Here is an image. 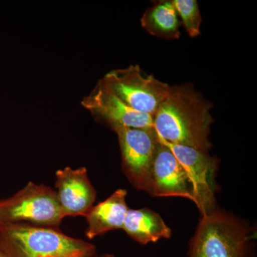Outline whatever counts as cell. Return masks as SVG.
I'll use <instances>...</instances> for the list:
<instances>
[{
    "label": "cell",
    "instance_id": "obj_12",
    "mask_svg": "<svg viewBox=\"0 0 257 257\" xmlns=\"http://www.w3.org/2000/svg\"><path fill=\"white\" fill-rule=\"evenodd\" d=\"M122 229L142 244L170 239L172 236V230L160 214L148 208L128 209Z\"/></svg>",
    "mask_w": 257,
    "mask_h": 257
},
{
    "label": "cell",
    "instance_id": "obj_5",
    "mask_svg": "<svg viewBox=\"0 0 257 257\" xmlns=\"http://www.w3.org/2000/svg\"><path fill=\"white\" fill-rule=\"evenodd\" d=\"M101 80L130 107L152 116L171 89L167 83L145 73L139 65L111 71Z\"/></svg>",
    "mask_w": 257,
    "mask_h": 257
},
{
    "label": "cell",
    "instance_id": "obj_6",
    "mask_svg": "<svg viewBox=\"0 0 257 257\" xmlns=\"http://www.w3.org/2000/svg\"><path fill=\"white\" fill-rule=\"evenodd\" d=\"M165 143L182 165L192 187L194 203L202 215L215 210V176L218 166L216 159L208 152Z\"/></svg>",
    "mask_w": 257,
    "mask_h": 257
},
{
    "label": "cell",
    "instance_id": "obj_1",
    "mask_svg": "<svg viewBox=\"0 0 257 257\" xmlns=\"http://www.w3.org/2000/svg\"><path fill=\"white\" fill-rule=\"evenodd\" d=\"M212 105L187 86L171 87L153 116L154 130L162 141L208 152Z\"/></svg>",
    "mask_w": 257,
    "mask_h": 257
},
{
    "label": "cell",
    "instance_id": "obj_2",
    "mask_svg": "<svg viewBox=\"0 0 257 257\" xmlns=\"http://www.w3.org/2000/svg\"><path fill=\"white\" fill-rule=\"evenodd\" d=\"M3 257H96L92 243L66 235L59 228L0 223Z\"/></svg>",
    "mask_w": 257,
    "mask_h": 257
},
{
    "label": "cell",
    "instance_id": "obj_15",
    "mask_svg": "<svg viewBox=\"0 0 257 257\" xmlns=\"http://www.w3.org/2000/svg\"><path fill=\"white\" fill-rule=\"evenodd\" d=\"M96 257H114V255L112 254H103L100 256H96Z\"/></svg>",
    "mask_w": 257,
    "mask_h": 257
},
{
    "label": "cell",
    "instance_id": "obj_16",
    "mask_svg": "<svg viewBox=\"0 0 257 257\" xmlns=\"http://www.w3.org/2000/svg\"><path fill=\"white\" fill-rule=\"evenodd\" d=\"M0 257H3V256H2L1 255H0Z\"/></svg>",
    "mask_w": 257,
    "mask_h": 257
},
{
    "label": "cell",
    "instance_id": "obj_11",
    "mask_svg": "<svg viewBox=\"0 0 257 257\" xmlns=\"http://www.w3.org/2000/svg\"><path fill=\"white\" fill-rule=\"evenodd\" d=\"M127 191L119 189L103 202H99L86 214V236L89 239L112 230L123 229L128 210L126 197Z\"/></svg>",
    "mask_w": 257,
    "mask_h": 257
},
{
    "label": "cell",
    "instance_id": "obj_7",
    "mask_svg": "<svg viewBox=\"0 0 257 257\" xmlns=\"http://www.w3.org/2000/svg\"><path fill=\"white\" fill-rule=\"evenodd\" d=\"M114 132L119 140L125 175L134 187L145 191L160 143L156 132L154 128H119Z\"/></svg>",
    "mask_w": 257,
    "mask_h": 257
},
{
    "label": "cell",
    "instance_id": "obj_4",
    "mask_svg": "<svg viewBox=\"0 0 257 257\" xmlns=\"http://www.w3.org/2000/svg\"><path fill=\"white\" fill-rule=\"evenodd\" d=\"M64 216L55 190L28 182L14 195L0 199V223L59 228Z\"/></svg>",
    "mask_w": 257,
    "mask_h": 257
},
{
    "label": "cell",
    "instance_id": "obj_9",
    "mask_svg": "<svg viewBox=\"0 0 257 257\" xmlns=\"http://www.w3.org/2000/svg\"><path fill=\"white\" fill-rule=\"evenodd\" d=\"M145 192L152 197H182L194 202L192 187L182 165L160 140Z\"/></svg>",
    "mask_w": 257,
    "mask_h": 257
},
{
    "label": "cell",
    "instance_id": "obj_10",
    "mask_svg": "<svg viewBox=\"0 0 257 257\" xmlns=\"http://www.w3.org/2000/svg\"><path fill=\"white\" fill-rule=\"evenodd\" d=\"M55 190L64 217L85 216L94 206L96 192L87 169L65 167L56 172Z\"/></svg>",
    "mask_w": 257,
    "mask_h": 257
},
{
    "label": "cell",
    "instance_id": "obj_13",
    "mask_svg": "<svg viewBox=\"0 0 257 257\" xmlns=\"http://www.w3.org/2000/svg\"><path fill=\"white\" fill-rule=\"evenodd\" d=\"M141 24L153 36L166 40H177L180 37V23L172 1L156 2L144 13Z\"/></svg>",
    "mask_w": 257,
    "mask_h": 257
},
{
    "label": "cell",
    "instance_id": "obj_14",
    "mask_svg": "<svg viewBox=\"0 0 257 257\" xmlns=\"http://www.w3.org/2000/svg\"><path fill=\"white\" fill-rule=\"evenodd\" d=\"M172 3L189 36H199L202 19L197 2L196 0H172Z\"/></svg>",
    "mask_w": 257,
    "mask_h": 257
},
{
    "label": "cell",
    "instance_id": "obj_8",
    "mask_svg": "<svg viewBox=\"0 0 257 257\" xmlns=\"http://www.w3.org/2000/svg\"><path fill=\"white\" fill-rule=\"evenodd\" d=\"M81 104L99 122L111 130L119 128H153V116L135 110L99 80Z\"/></svg>",
    "mask_w": 257,
    "mask_h": 257
},
{
    "label": "cell",
    "instance_id": "obj_3",
    "mask_svg": "<svg viewBox=\"0 0 257 257\" xmlns=\"http://www.w3.org/2000/svg\"><path fill=\"white\" fill-rule=\"evenodd\" d=\"M248 226L225 211L202 215L189 243V257H251Z\"/></svg>",
    "mask_w": 257,
    "mask_h": 257
}]
</instances>
